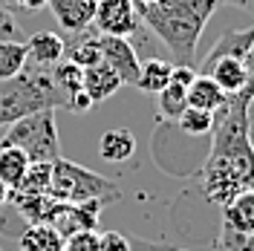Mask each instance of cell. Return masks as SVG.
Masks as SVG:
<instances>
[{
  "label": "cell",
  "instance_id": "1",
  "mask_svg": "<svg viewBox=\"0 0 254 251\" xmlns=\"http://www.w3.org/2000/svg\"><path fill=\"white\" fill-rule=\"evenodd\" d=\"M199 176L205 199L217 208L254 185V141L249 107H240L228 98V104L214 113L211 147Z\"/></svg>",
  "mask_w": 254,
  "mask_h": 251
},
{
  "label": "cell",
  "instance_id": "2",
  "mask_svg": "<svg viewBox=\"0 0 254 251\" xmlns=\"http://www.w3.org/2000/svg\"><path fill=\"white\" fill-rule=\"evenodd\" d=\"M220 6L217 0H156L139 6L142 23L171 49L179 66L196 69V47L205 32V23Z\"/></svg>",
  "mask_w": 254,
  "mask_h": 251
},
{
  "label": "cell",
  "instance_id": "3",
  "mask_svg": "<svg viewBox=\"0 0 254 251\" xmlns=\"http://www.w3.org/2000/svg\"><path fill=\"white\" fill-rule=\"evenodd\" d=\"M64 107V95L58 93L49 66L23 69L15 78L0 81V127H9L41 110Z\"/></svg>",
  "mask_w": 254,
  "mask_h": 251
},
{
  "label": "cell",
  "instance_id": "4",
  "mask_svg": "<svg viewBox=\"0 0 254 251\" xmlns=\"http://www.w3.org/2000/svg\"><path fill=\"white\" fill-rule=\"evenodd\" d=\"M49 196L64 205H81V202H93V199L116 202V199H122V190L113 179H104L90 168H81L75 162L58 156L52 162Z\"/></svg>",
  "mask_w": 254,
  "mask_h": 251
},
{
  "label": "cell",
  "instance_id": "5",
  "mask_svg": "<svg viewBox=\"0 0 254 251\" xmlns=\"http://www.w3.org/2000/svg\"><path fill=\"white\" fill-rule=\"evenodd\" d=\"M0 144H9L23 150L29 162H55L61 156V136H58V119L55 110H41L9 125Z\"/></svg>",
  "mask_w": 254,
  "mask_h": 251
},
{
  "label": "cell",
  "instance_id": "6",
  "mask_svg": "<svg viewBox=\"0 0 254 251\" xmlns=\"http://www.w3.org/2000/svg\"><path fill=\"white\" fill-rule=\"evenodd\" d=\"M93 26L101 35H116V38H130L142 26V17L130 0H98L95 6Z\"/></svg>",
  "mask_w": 254,
  "mask_h": 251
},
{
  "label": "cell",
  "instance_id": "7",
  "mask_svg": "<svg viewBox=\"0 0 254 251\" xmlns=\"http://www.w3.org/2000/svg\"><path fill=\"white\" fill-rule=\"evenodd\" d=\"M98 47H101V61L107 63L113 72L122 78V84L136 87V78H139V66H142V61H139V55H136L133 44H130V38L101 35Z\"/></svg>",
  "mask_w": 254,
  "mask_h": 251
},
{
  "label": "cell",
  "instance_id": "8",
  "mask_svg": "<svg viewBox=\"0 0 254 251\" xmlns=\"http://www.w3.org/2000/svg\"><path fill=\"white\" fill-rule=\"evenodd\" d=\"M49 72H52L58 93L64 95V110L84 113L93 107V101L84 93V69L81 66H75L72 61H58L55 66H49Z\"/></svg>",
  "mask_w": 254,
  "mask_h": 251
},
{
  "label": "cell",
  "instance_id": "9",
  "mask_svg": "<svg viewBox=\"0 0 254 251\" xmlns=\"http://www.w3.org/2000/svg\"><path fill=\"white\" fill-rule=\"evenodd\" d=\"M61 38H64V61H72L81 69L101 61V47H98L101 32L95 26H87L81 32H66Z\"/></svg>",
  "mask_w": 254,
  "mask_h": 251
},
{
  "label": "cell",
  "instance_id": "10",
  "mask_svg": "<svg viewBox=\"0 0 254 251\" xmlns=\"http://www.w3.org/2000/svg\"><path fill=\"white\" fill-rule=\"evenodd\" d=\"M47 6L52 9L64 32H81L93 26L98 0H47Z\"/></svg>",
  "mask_w": 254,
  "mask_h": 251
},
{
  "label": "cell",
  "instance_id": "11",
  "mask_svg": "<svg viewBox=\"0 0 254 251\" xmlns=\"http://www.w3.org/2000/svg\"><path fill=\"white\" fill-rule=\"evenodd\" d=\"M220 211H222V228L237 231V234H254V188L240 190Z\"/></svg>",
  "mask_w": 254,
  "mask_h": 251
},
{
  "label": "cell",
  "instance_id": "12",
  "mask_svg": "<svg viewBox=\"0 0 254 251\" xmlns=\"http://www.w3.org/2000/svg\"><path fill=\"white\" fill-rule=\"evenodd\" d=\"M228 104V95L220 90V84L205 75V72H196L193 81L188 84V107L193 110H205V113H217Z\"/></svg>",
  "mask_w": 254,
  "mask_h": 251
},
{
  "label": "cell",
  "instance_id": "13",
  "mask_svg": "<svg viewBox=\"0 0 254 251\" xmlns=\"http://www.w3.org/2000/svg\"><path fill=\"white\" fill-rule=\"evenodd\" d=\"M252 49H254V23L252 26H243V29H228V32H222L220 41L211 47L202 66L217 61V58H246Z\"/></svg>",
  "mask_w": 254,
  "mask_h": 251
},
{
  "label": "cell",
  "instance_id": "14",
  "mask_svg": "<svg viewBox=\"0 0 254 251\" xmlns=\"http://www.w3.org/2000/svg\"><path fill=\"white\" fill-rule=\"evenodd\" d=\"M136 153V136L127 127H110L101 133L98 139V156L113 165H125L127 159H133Z\"/></svg>",
  "mask_w": 254,
  "mask_h": 251
},
{
  "label": "cell",
  "instance_id": "15",
  "mask_svg": "<svg viewBox=\"0 0 254 251\" xmlns=\"http://www.w3.org/2000/svg\"><path fill=\"white\" fill-rule=\"evenodd\" d=\"M119 87H125L122 78H119L104 61H98V63H93V66L84 69V93H87V98H90L93 104L107 101L110 95L119 93Z\"/></svg>",
  "mask_w": 254,
  "mask_h": 251
},
{
  "label": "cell",
  "instance_id": "16",
  "mask_svg": "<svg viewBox=\"0 0 254 251\" xmlns=\"http://www.w3.org/2000/svg\"><path fill=\"white\" fill-rule=\"evenodd\" d=\"M199 69L217 81L225 95H237L240 90L246 87V66H243V58H217V61L199 66Z\"/></svg>",
  "mask_w": 254,
  "mask_h": 251
},
{
  "label": "cell",
  "instance_id": "17",
  "mask_svg": "<svg viewBox=\"0 0 254 251\" xmlns=\"http://www.w3.org/2000/svg\"><path fill=\"white\" fill-rule=\"evenodd\" d=\"M66 237L47 222L26 225V231L17 237V251H64Z\"/></svg>",
  "mask_w": 254,
  "mask_h": 251
},
{
  "label": "cell",
  "instance_id": "18",
  "mask_svg": "<svg viewBox=\"0 0 254 251\" xmlns=\"http://www.w3.org/2000/svg\"><path fill=\"white\" fill-rule=\"evenodd\" d=\"M26 52L35 66H55L64 61V38L55 32H38L26 38Z\"/></svg>",
  "mask_w": 254,
  "mask_h": 251
},
{
  "label": "cell",
  "instance_id": "19",
  "mask_svg": "<svg viewBox=\"0 0 254 251\" xmlns=\"http://www.w3.org/2000/svg\"><path fill=\"white\" fill-rule=\"evenodd\" d=\"M174 78V63L162 61V58H147L139 66V78H136V90L144 95H159Z\"/></svg>",
  "mask_w": 254,
  "mask_h": 251
},
{
  "label": "cell",
  "instance_id": "20",
  "mask_svg": "<svg viewBox=\"0 0 254 251\" xmlns=\"http://www.w3.org/2000/svg\"><path fill=\"white\" fill-rule=\"evenodd\" d=\"M29 159L23 150H17V147H9V144H0V182L6 185L9 190H15L20 182H23V176L29 171Z\"/></svg>",
  "mask_w": 254,
  "mask_h": 251
},
{
  "label": "cell",
  "instance_id": "21",
  "mask_svg": "<svg viewBox=\"0 0 254 251\" xmlns=\"http://www.w3.org/2000/svg\"><path fill=\"white\" fill-rule=\"evenodd\" d=\"M26 66H29L26 41H6V44H0V81L15 78L17 72H23Z\"/></svg>",
  "mask_w": 254,
  "mask_h": 251
},
{
  "label": "cell",
  "instance_id": "22",
  "mask_svg": "<svg viewBox=\"0 0 254 251\" xmlns=\"http://www.w3.org/2000/svg\"><path fill=\"white\" fill-rule=\"evenodd\" d=\"M156 98H159V116H162L165 122H176V119H179V113L188 107V87L171 81V84H168Z\"/></svg>",
  "mask_w": 254,
  "mask_h": 251
},
{
  "label": "cell",
  "instance_id": "23",
  "mask_svg": "<svg viewBox=\"0 0 254 251\" xmlns=\"http://www.w3.org/2000/svg\"><path fill=\"white\" fill-rule=\"evenodd\" d=\"M49 182H52V162H32L26 176H23V182L12 193H26V196L49 193Z\"/></svg>",
  "mask_w": 254,
  "mask_h": 251
},
{
  "label": "cell",
  "instance_id": "24",
  "mask_svg": "<svg viewBox=\"0 0 254 251\" xmlns=\"http://www.w3.org/2000/svg\"><path fill=\"white\" fill-rule=\"evenodd\" d=\"M179 127V133H185V136H211V130H214V113H205V110H193V107H185V110L179 113V119L174 122Z\"/></svg>",
  "mask_w": 254,
  "mask_h": 251
},
{
  "label": "cell",
  "instance_id": "25",
  "mask_svg": "<svg viewBox=\"0 0 254 251\" xmlns=\"http://www.w3.org/2000/svg\"><path fill=\"white\" fill-rule=\"evenodd\" d=\"M243 66H246V87L237 95H228V98L234 104H240V107H249L252 110V101H254V49L243 58Z\"/></svg>",
  "mask_w": 254,
  "mask_h": 251
},
{
  "label": "cell",
  "instance_id": "26",
  "mask_svg": "<svg viewBox=\"0 0 254 251\" xmlns=\"http://www.w3.org/2000/svg\"><path fill=\"white\" fill-rule=\"evenodd\" d=\"M217 249L220 251H254V234H237V231L222 228L220 240H217Z\"/></svg>",
  "mask_w": 254,
  "mask_h": 251
},
{
  "label": "cell",
  "instance_id": "27",
  "mask_svg": "<svg viewBox=\"0 0 254 251\" xmlns=\"http://www.w3.org/2000/svg\"><path fill=\"white\" fill-rule=\"evenodd\" d=\"M6 41H26V38H23V29L15 20V15L9 12V6L0 0V44H6Z\"/></svg>",
  "mask_w": 254,
  "mask_h": 251
},
{
  "label": "cell",
  "instance_id": "28",
  "mask_svg": "<svg viewBox=\"0 0 254 251\" xmlns=\"http://www.w3.org/2000/svg\"><path fill=\"white\" fill-rule=\"evenodd\" d=\"M98 251H133V243L122 231H101L98 234Z\"/></svg>",
  "mask_w": 254,
  "mask_h": 251
},
{
  "label": "cell",
  "instance_id": "29",
  "mask_svg": "<svg viewBox=\"0 0 254 251\" xmlns=\"http://www.w3.org/2000/svg\"><path fill=\"white\" fill-rule=\"evenodd\" d=\"M64 251H98V231H78L66 237Z\"/></svg>",
  "mask_w": 254,
  "mask_h": 251
},
{
  "label": "cell",
  "instance_id": "30",
  "mask_svg": "<svg viewBox=\"0 0 254 251\" xmlns=\"http://www.w3.org/2000/svg\"><path fill=\"white\" fill-rule=\"evenodd\" d=\"M9 9H23V12H35V9H44L47 0H3Z\"/></svg>",
  "mask_w": 254,
  "mask_h": 251
},
{
  "label": "cell",
  "instance_id": "31",
  "mask_svg": "<svg viewBox=\"0 0 254 251\" xmlns=\"http://www.w3.org/2000/svg\"><path fill=\"white\" fill-rule=\"evenodd\" d=\"M217 6H237L243 12H249V9H254V0H217Z\"/></svg>",
  "mask_w": 254,
  "mask_h": 251
},
{
  "label": "cell",
  "instance_id": "32",
  "mask_svg": "<svg viewBox=\"0 0 254 251\" xmlns=\"http://www.w3.org/2000/svg\"><path fill=\"white\" fill-rule=\"evenodd\" d=\"M6 199H9V188H6V185H3V182H0V208H3V205H6Z\"/></svg>",
  "mask_w": 254,
  "mask_h": 251
},
{
  "label": "cell",
  "instance_id": "33",
  "mask_svg": "<svg viewBox=\"0 0 254 251\" xmlns=\"http://www.w3.org/2000/svg\"><path fill=\"white\" fill-rule=\"evenodd\" d=\"M130 3H133V6L139 9V6H147V3H156V0H130Z\"/></svg>",
  "mask_w": 254,
  "mask_h": 251
},
{
  "label": "cell",
  "instance_id": "34",
  "mask_svg": "<svg viewBox=\"0 0 254 251\" xmlns=\"http://www.w3.org/2000/svg\"><path fill=\"white\" fill-rule=\"evenodd\" d=\"M252 188H254V185H252Z\"/></svg>",
  "mask_w": 254,
  "mask_h": 251
}]
</instances>
